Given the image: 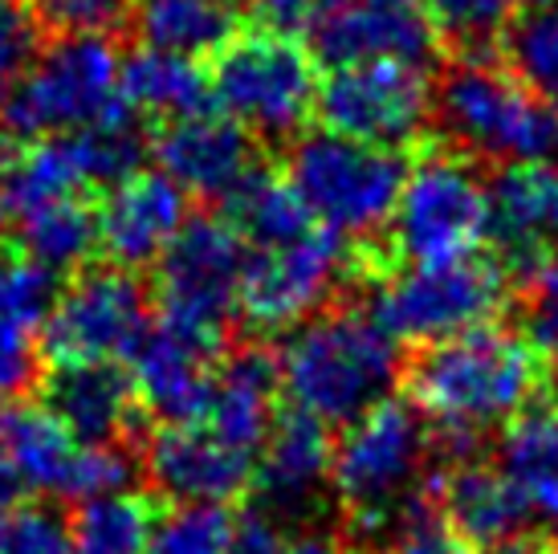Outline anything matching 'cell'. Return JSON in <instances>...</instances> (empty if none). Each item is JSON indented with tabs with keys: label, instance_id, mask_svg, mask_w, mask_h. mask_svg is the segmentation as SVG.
I'll return each instance as SVG.
<instances>
[{
	"label": "cell",
	"instance_id": "6da1fadb",
	"mask_svg": "<svg viewBox=\"0 0 558 554\" xmlns=\"http://www.w3.org/2000/svg\"><path fill=\"white\" fill-rule=\"evenodd\" d=\"M543 380L546 363L538 342L497 323L433 342L408 368L412 408L465 441L506 429L530 412Z\"/></svg>",
	"mask_w": 558,
	"mask_h": 554
},
{
	"label": "cell",
	"instance_id": "7a4b0ae2",
	"mask_svg": "<svg viewBox=\"0 0 558 554\" xmlns=\"http://www.w3.org/2000/svg\"><path fill=\"white\" fill-rule=\"evenodd\" d=\"M396 339L372 314L335 310L294 326L278 351V387L298 416L318 424H351L388 400L396 384Z\"/></svg>",
	"mask_w": 558,
	"mask_h": 554
},
{
	"label": "cell",
	"instance_id": "3957f363",
	"mask_svg": "<svg viewBox=\"0 0 558 554\" xmlns=\"http://www.w3.org/2000/svg\"><path fill=\"white\" fill-rule=\"evenodd\" d=\"M436 115L469 159L513 168L558 155V107L489 58L452 65L436 91Z\"/></svg>",
	"mask_w": 558,
	"mask_h": 554
},
{
	"label": "cell",
	"instance_id": "277c9868",
	"mask_svg": "<svg viewBox=\"0 0 558 554\" xmlns=\"http://www.w3.org/2000/svg\"><path fill=\"white\" fill-rule=\"evenodd\" d=\"M123 58L107 37H62L41 49L4 103L21 135H74L126 123Z\"/></svg>",
	"mask_w": 558,
	"mask_h": 554
},
{
	"label": "cell",
	"instance_id": "5b68a950",
	"mask_svg": "<svg viewBox=\"0 0 558 554\" xmlns=\"http://www.w3.org/2000/svg\"><path fill=\"white\" fill-rule=\"evenodd\" d=\"M428 461L424 416L412 404L379 400L351 420L335 445L330 485L342 509L367 530H384L403 518Z\"/></svg>",
	"mask_w": 558,
	"mask_h": 554
},
{
	"label": "cell",
	"instance_id": "8992f818",
	"mask_svg": "<svg viewBox=\"0 0 558 554\" xmlns=\"http://www.w3.org/2000/svg\"><path fill=\"white\" fill-rule=\"evenodd\" d=\"M318 65L294 33L253 29L217 53L213 98L253 138H294L318 110Z\"/></svg>",
	"mask_w": 558,
	"mask_h": 554
},
{
	"label": "cell",
	"instance_id": "52a82bcc",
	"mask_svg": "<svg viewBox=\"0 0 558 554\" xmlns=\"http://www.w3.org/2000/svg\"><path fill=\"white\" fill-rule=\"evenodd\" d=\"M286 180L323 229L367 237L391 225L403 188L400 155L335 131H311L290 147Z\"/></svg>",
	"mask_w": 558,
	"mask_h": 554
},
{
	"label": "cell",
	"instance_id": "ba28073f",
	"mask_svg": "<svg viewBox=\"0 0 558 554\" xmlns=\"http://www.w3.org/2000/svg\"><path fill=\"white\" fill-rule=\"evenodd\" d=\"M510 298L506 269L489 257L461 262L403 265L375 286L372 318L391 339L403 342H445L465 330L489 326Z\"/></svg>",
	"mask_w": 558,
	"mask_h": 554
},
{
	"label": "cell",
	"instance_id": "9c48e42d",
	"mask_svg": "<svg viewBox=\"0 0 558 554\" xmlns=\"http://www.w3.org/2000/svg\"><path fill=\"white\" fill-rule=\"evenodd\" d=\"M494 229L489 184L469 155H420L403 171V188L391 213V245L408 265H436L473 257Z\"/></svg>",
	"mask_w": 558,
	"mask_h": 554
},
{
	"label": "cell",
	"instance_id": "30bf717a",
	"mask_svg": "<svg viewBox=\"0 0 558 554\" xmlns=\"http://www.w3.org/2000/svg\"><path fill=\"white\" fill-rule=\"evenodd\" d=\"M0 457L16 481L46 497L94 502L126 490L131 461L119 445H86L46 404H0Z\"/></svg>",
	"mask_w": 558,
	"mask_h": 554
},
{
	"label": "cell",
	"instance_id": "8fae6325",
	"mask_svg": "<svg viewBox=\"0 0 558 554\" xmlns=\"http://www.w3.org/2000/svg\"><path fill=\"white\" fill-rule=\"evenodd\" d=\"M245 237L233 220L196 216L159 257V323L225 342V323L241 298Z\"/></svg>",
	"mask_w": 558,
	"mask_h": 554
},
{
	"label": "cell",
	"instance_id": "7c38bea8",
	"mask_svg": "<svg viewBox=\"0 0 558 554\" xmlns=\"http://www.w3.org/2000/svg\"><path fill=\"white\" fill-rule=\"evenodd\" d=\"M436 110V94L424 65L403 62H355L335 65L318 91L323 127L335 135L359 138L372 147H403L424 135Z\"/></svg>",
	"mask_w": 558,
	"mask_h": 554
},
{
	"label": "cell",
	"instance_id": "4fadbf2b",
	"mask_svg": "<svg viewBox=\"0 0 558 554\" xmlns=\"http://www.w3.org/2000/svg\"><path fill=\"white\" fill-rule=\"evenodd\" d=\"M351 269L339 232L314 225L290 245L253 249L241 277L236 310L253 330H294L339 293Z\"/></svg>",
	"mask_w": 558,
	"mask_h": 554
},
{
	"label": "cell",
	"instance_id": "5bb4252c",
	"mask_svg": "<svg viewBox=\"0 0 558 554\" xmlns=\"http://www.w3.org/2000/svg\"><path fill=\"white\" fill-rule=\"evenodd\" d=\"M147 293L135 277L107 265L78 274L53 302L46 326L49 354L62 363H119L147 339Z\"/></svg>",
	"mask_w": 558,
	"mask_h": 554
},
{
	"label": "cell",
	"instance_id": "9a60e30c",
	"mask_svg": "<svg viewBox=\"0 0 558 554\" xmlns=\"http://www.w3.org/2000/svg\"><path fill=\"white\" fill-rule=\"evenodd\" d=\"M140 152L143 143L131 123L41 138L9 164V208L25 216L46 204L74 201L94 184H119L123 176L140 171Z\"/></svg>",
	"mask_w": 558,
	"mask_h": 554
},
{
	"label": "cell",
	"instance_id": "2e32d148",
	"mask_svg": "<svg viewBox=\"0 0 558 554\" xmlns=\"http://www.w3.org/2000/svg\"><path fill=\"white\" fill-rule=\"evenodd\" d=\"M143 465L151 485L175 506H225L253 478V453L229 445L201 420L163 424L147 441Z\"/></svg>",
	"mask_w": 558,
	"mask_h": 554
},
{
	"label": "cell",
	"instance_id": "e0dca14e",
	"mask_svg": "<svg viewBox=\"0 0 558 554\" xmlns=\"http://www.w3.org/2000/svg\"><path fill=\"white\" fill-rule=\"evenodd\" d=\"M187 196L163 171H131L98 204V245L119 269L159 262L187 225Z\"/></svg>",
	"mask_w": 558,
	"mask_h": 554
},
{
	"label": "cell",
	"instance_id": "ac0fdd59",
	"mask_svg": "<svg viewBox=\"0 0 558 554\" xmlns=\"http://www.w3.org/2000/svg\"><path fill=\"white\" fill-rule=\"evenodd\" d=\"M440 29L420 0H347L318 29V49L326 62H403L428 65Z\"/></svg>",
	"mask_w": 558,
	"mask_h": 554
},
{
	"label": "cell",
	"instance_id": "d6986e66",
	"mask_svg": "<svg viewBox=\"0 0 558 554\" xmlns=\"http://www.w3.org/2000/svg\"><path fill=\"white\" fill-rule=\"evenodd\" d=\"M217 354L220 342L156 323L140 342V351L131 354V387L143 408L168 424L201 420L220 363Z\"/></svg>",
	"mask_w": 558,
	"mask_h": 554
},
{
	"label": "cell",
	"instance_id": "ffe728a7",
	"mask_svg": "<svg viewBox=\"0 0 558 554\" xmlns=\"http://www.w3.org/2000/svg\"><path fill=\"white\" fill-rule=\"evenodd\" d=\"M159 168L184 196L201 201H233L236 188L253 176V135L229 115H187L163 127L159 135Z\"/></svg>",
	"mask_w": 558,
	"mask_h": 554
},
{
	"label": "cell",
	"instance_id": "44dd1931",
	"mask_svg": "<svg viewBox=\"0 0 558 554\" xmlns=\"http://www.w3.org/2000/svg\"><path fill=\"white\" fill-rule=\"evenodd\" d=\"M58 302L53 269L25 249H0V400H16L37 375V342Z\"/></svg>",
	"mask_w": 558,
	"mask_h": 554
},
{
	"label": "cell",
	"instance_id": "7402d4cb",
	"mask_svg": "<svg viewBox=\"0 0 558 554\" xmlns=\"http://www.w3.org/2000/svg\"><path fill=\"white\" fill-rule=\"evenodd\" d=\"M135 387L114 363H62L49 375L46 408L86 445H114L135 424Z\"/></svg>",
	"mask_w": 558,
	"mask_h": 554
},
{
	"label": "cell",
	"instance_id": "603a6c76",
	"mask_svg": "<svg viewBox=\"0 0 558 554\" xmlns=\"http://www.w3.org/2000/svg\"><path fill=\"white\" fill-rule=\"evenodd\" d=\"M436 497H440V518L473 546L501 551L506 542L522 539L526 509L497 465H452L436 485Z\"/></svg>",
	"mask_w": 558,
	"mask_h": 554
},
{
	"label": "cell",
	"instance_id": "cb8c5ba5",
	"mask_svg": "<svg viewBox=\"0 0 558 554\" xmlns=\"http://www.w3.org/2000/svg\"><path fill=\"white\" fill-rule=\"evenodd\" d=\"M494 237L513 257H543L558 249V155L513 164L489 184Z\"/></svg>",
	"mask_w": 558,
	"mask_h": 554
},
{
	"label": "cell",
	"instance_id": "d4e9b609",
	"mask_svg": "<svg viewBox=\"0 0 558 554\" xmlns=\"http://www.w3.org/2000/svg\"><path fill=\"white\" fill-rule=\"evenodd\" d=\"M278 363L262 351H241L217 363L213 392L204 404L201 424L225 436L229 445L253 453L274 432V400H278Z\"/></svg>",
	"mask_w": 558,
	"mask_h": 554
},
{
	"label": "cell",
	"instance_id": "484cf974",
	"mask_svg": "<svg viewBox=\"0 0 558 554\" xmlns=\"http://www.w3.org/2000/svg\"><path fill=\"white\" fill-rule=\"evenodd\" d=\"M335 469V445L326 436V424L311 420V416H286L274 424V432L262 445V493L269 497V506L298 514L306 509L326 490Z\"/></svg>",
	"mask_w": 558,
	"mask_h": 554
},
{
	"label": "cell",
	"instance_id": "4316f807",
	"mask_svg": "<svg viewBox=\"0 0 558 554\" xmlns=\"http://www.w3.org/2000/svg\"><path fill=\"white\" fill-rule=\"evenodd\" d=\"M497 469L513 485L526 518L558 534V412H522L501 432Z\"/></svg>",
	"mask_w": 558,
	"mask_h": 554
},
{
	"label": "cell",
	"instance_id": "83f0119b",
	"mask_svg": "<svg viewBox=\"0 0 558 554\" xmlns=\"http://www.w3.org/2000/svg\"><path fill=\"white\" fill-rule=\"evenodd\" d=\"M123 94L131 110L175 123V119L208 110L213 82L204 77V70L192 58L143 46L135 58L123 62Z\"/></svg>",
	"mask_w": 558,
	"mask_h": 554
},
{
	"label": "cell",
	"instance_id": "f1b7e54d",
	"mask_svg": "<svg viewBox=\"0 0 558 554\" xmlns=\"http://www.w3.org/2000/svg\"><path fill=\"white\" fill-rule=\"evenodd\" d=\"M143 46L201 62L233 41V0H135Z\"/></svg>",
	"mask_w": 558,
	"mask_h": 554
},
{
	"label": "cell",
	"instance_id": "f546056e",
	"mask_svg": "<svg viewBox=\"0 0 558 554\" xmlns=\"http://www.w3.org/2000/svg\"><path fill=\"white\" fill-rule=\"evenodd\" d=\"M233 229L245 237V245L274 249L306 237L314 229V216L286 176L253 171L233 196Z\"/></svg>",
	"mask_w": 558,
	"mask_h": 554
},
{
	"label": "cell",
	"instance_id": "4dcf8cb0",
	"mask_svg": "<svg viewBox=\"0 0 558 554\" xmlns=\"http://www.w3.org/2000/svg\"><path fill=\"white\" fill-rule=\"evenodd\" d=\"M21 249L53 274L78 269L94 257V249H102L98 245V208H90L82 196L33 208L21 216Z\"/></svg>",
	"mask_w": 558,
	"mask_h": 554
},
{
	"label": "cell",
	"instance_id": "1f68e13d",
	"mask_svg": "<svg viewBox=\"0 0 558 554\" xmlns=\"http://www.w3.org/2000/svg\"><path fill=\"white\" fill-rule=\"evenodd\" d=\"M74 554H147L156 518L140 493L119 490L82 502L74 518Z\"/></svg>",
	"mask_w": 558,
	"mask_h": 554
},
{
	"label": "cell",
	"instance_id": "d6a6232c",
	"mask_svg": "<svg viewBox=\"0 0 558 554\" xmlns=\"http://www.w3.org/2000/svg\"><path fill=\"white\" fill-rule=\"evenodd\" d=\"M510 70L558 107V0H526L506 37Z\"/></svg>",
	"mask_w": 558,
	"mask_h": 554
},
{
	"label": "cell",
	"instance_id": "836d02e7",
	"mask_svg": "<svg viewBox=\"0 0 558 554\" xmlns=\"http://www.w3.org/2000/svg\"><path fill=\"white\" fill-rule=\"evenodd\" d=\"M236 522L225 506H175L151 530L147 554H233Z\"/></svg>",
	"mask_w": 558,
	"mask_h": 554
},
{
	"label": "cell",
	"instance_id": "e575fe53",
	"mask_svg": "<svg viewBox=\"0 0 558 554\" xmlns=\"http://www.w3.org/2000/svg\"><path fill=\"white\" fill-rule=\"evenodd\" d=\"M0 554H74V526L49 506L0 514Z\"/></svg>",
	"mask_w": 558,
	"mask_h": 554
},
{
	"label": "cell",
	"instance_id": "d590c367",
	"mask_svg": "<svg viewBox=\"0 0 558 554\" xmlns=\"http://www.w3.org/2000/svg\"><path fill=\"white\" fill-rule=\"evenodd\" d=\"M433 25L461 41H485L494 33L510 29L513 16L526 9V0H420Z\"/></svg>",
	"mask_w": 558,
	"mask_h": 554
},
{
	"label": "cell",
	"instance_id": "8d00e7d4",
	"mask_svg": "<svg viewBox=\"0 0 558 554\" xmlns=\"http://www.w3.org/2000/svg\"><path fill=\"white\" fill-rule=\"evenodd\" d=\"M33 58H37V13L29 9V0H0V103H9Z\"/></svg>",
	"mask_w": 558,
	"mask_h": 554
},
{
	"label": "cell",
	"instance_id": "74e56055",
	"mask_svg": "<svg viewBox=\"0 0 558 554\" xmlns=\"http://www.w3.org/2000/svg\"><path fill=\"white\" fill-rule=\"evenodd\" d=\"M62 37H107L135 13V0H37Z\"/></svg>",
	"mask_w": 558,
	"mask_h": 554
},
{
	"label": "cell",
	"instance_id": "f35d334b",
	"mask_svg": "<svg viewBox=\"0 0 558 554\" xmlns=\"http://www.w3.org/2000/svg\"><path fill=\"white\" fill-rule=\"evenodd\" d=\"M384 554H477V546L461 539L440 514H403L391 526Z\"/></svg>",
	"mask_w": 558,
	"mask_h": 554
},
{
	"label": "cell",
	"instance_id": "ab89813d",
	"mask_svg": "<svg viewBox=\"0 0 558 554\" xmlns=\"http://www.w3.org/2000/svg\"><path fill=\"white\" fill-rule=\"evenodd\" d=\"M530 323L543 335L546 342L558 347V249L555 253H543L534 269H530Z\"/></svg>",
	"mask_w": 558,
	"mask_h": 554
},
{
	"label": "cell",
	"instance_id": "60d3db41",
	"mask_svg": "<svg viewBox=\"0 0 558 554\" xmlns=\"http://www.w3.org/2000/svg\"><path fill=\"white\" fill-rule=\"evenodd\" d=\"M257 4H262L265 21L274 29L294 33V29H323L347 0H257Z\"/></svg>",
	"mask_w": 558,
	"mask_h": 554
},
{
	"label": "cell",
	"instance_id": "b9f144b4",
	"mask_svg": "<svg viewBox=\"0 0 558 554\" xmlns=\"http://www.w3.org/2000/svg\"><path fill=\"white\" fill-rule=\"evenodd\" d=\"M281 554H351L339 539L330 534H318V530H302V534H290L286 551Z\"/></svg>",
	"mask_w": 558,
	"mask_h": 554
},
{
	"label": "cell",
	"instance_id": "7bdbcfd3",
	"mask_svg": "<svg viewBox=\"0 0 558 554\" xmlns=\"http://www.w3.org/2000/svg\"><path fill=\"white\" fill-rule=\"evenodd\" d=\"M25 490L21 481H16V473L9 469V461L0 457V514H9V509L16 506V493Z\"/></svg>",
	"mask_w": 558,
	"mask_h": 554
},
{
	"label": "cell",
	"instance_id": "ee69618b",
	"mask_svg": "<svg viewBox=\"0 0 558 554\" xmlns=\"http://www.w3.org/2000/svg\"><path fill=\"white\" fill-rule=\"evenodd\" d=\"M4 176H9V164L0 155V229H4V216H9V184H4Z\"/></svg>",
	"mask_w": 558,
	"mask_h": 554
},
{
	"label": "cell",
	"instance_id": "f6af8a7d",
	"mask_svg": "<svg viewBox=\"0 0 558 554\" xmlns=\"http://www.w3.org/2000/svg\"><path fill=\"white\" fill-rule=\"evenodd\" d=\"M555 387H558V371H555Z\"/></svg>",
	"mask_w": 558,
	"mask_h": 554
},
{
	"label": "cell",
	"instance_id": "bcb514c9",
	"mask_svg": "<svg viewBox=\"0 0 558 554\" xmlns=\"http://www.w3.org/2000/svg\"><path fill=\"white\" fill-rule=\"evenodd\" d=\"M546 554H558V551H546Z\"/></svg>",
	"mask_w": 558,
	"mask_h": 554
}]
</instances>
